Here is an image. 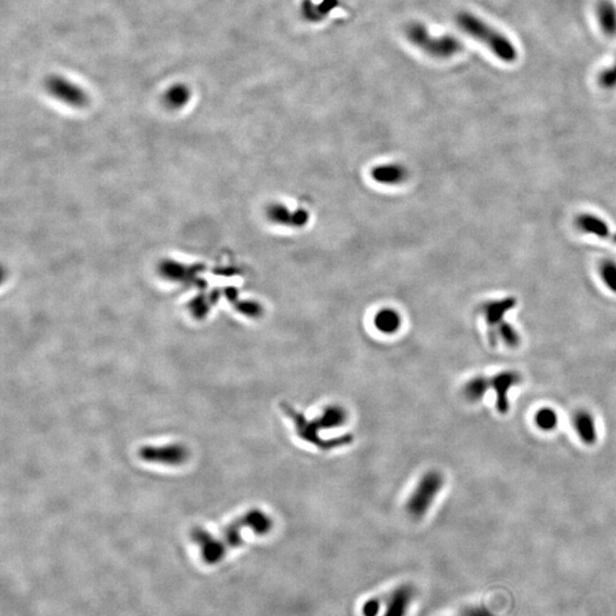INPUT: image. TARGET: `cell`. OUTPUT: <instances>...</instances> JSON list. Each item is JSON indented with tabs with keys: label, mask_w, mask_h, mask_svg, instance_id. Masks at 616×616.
I'll return each mask as SVG.
<instances>
[{
	"label": "cell",
	"mask_w": 616,
	"mask_h": 616,
	"mask_svg": "<svg viewBox=\"0 0 616 616\" xmlns=\"http://www.w3.org/2000/svg\"><path fill=\"white\" fill-rule=\"evenodd\" d=\"M190 89L185 85H175L166 91L163 95V103L165 106L173 110H178L186 106L190 100Z\"/></svg>",
	"instance_id": "ac0fdd59"
},
{
	"label": "cell",
	"mask_w": 616,
	"mask_h": 616,
	"mask_svg": "<svg viewBox=\"0 0 616 616\" xmlns=\"http://www.w3.org/2000/svg\"><path fill=\"white\" fill-rule=\"evenodd\" d=\"M282 410L288 415L291 423L295 425L296 433L301 440H305L308 444L316 446L318 449L331 450L340 446L348 445L352 443L353 438L350 435H344L341 438H333V440H322L320 432L322 429L318 426L315 419L310 420L303 413L293 409L289 404H282Z\"/></svg>",
	"instance_id": "3957f363"
},
{
	"label": "cell",
	"mask_w": 616,
	"mask_h": 616,
	"mask_svg": "<svg viewBox=\"0 0 616 616\" xmlns=\"http://www.w3.org/2000/svg\"><path fill=\"white\" fill-rule=\"evenodd\" d=\"M139 457L148 463H165V465H181L188 457V450L181 444L166 446H144L139 451Z\"/></svg>",
	"instance_id": "52a82bcc"
},
{
	"label": "cell",
	"mask_w": 616,
	"mask_h": 616,
	"mask_svg": "<svg viewBox=\"0 0 616 616\" xmlns=\"http://www.w3.org/2000/svg\"><path fill=\"white\" fill-rule=\"evenodd\" d=\"M415 596V589L411 585H402L386 595V612L383 616H406Z\"/></svg>",
	"instance_id": "9c48e42d"
},
{
	"label": "cell",
	"mask_w": 616,
	"mask_h": 616,
	"mask_svg": "<svg viewBox=\"0 0 616 616\" xmlns=\"http://www.w3.org/2000/svg\"><path fill=\"white\" fill-rule=\"evenodd\" d=\"M348 420L346 410L340 405H328L322 410L321 415L315 418L318 426L321 429L339 428Z\"/></svg>",
	"instance_id": "8fae6325"
},
{
	"label": "cell",
	"mask_w": 616,
	"mask_h": 616,
	"mask_svg": "<svg viewBox=\"0 0 616 616\" xmlns=\"http://www.w3.org/2000/svg\"><path fill=\"white\" fill-rule=\"evenodd\" d=\"M572 425L577 438L585 445H595L598 440V428L595 415L589 410L579 409L572 415Z\"/></svg>",
	"instance_id": "ba28073f"
},
{
	"label": "cell",
	"mask_w": 616,
	"mask_h": 616,
	"mask_svg": "<svg viewBox=\"0 0 616 616\" xmlns=\"http://www.w3.org/2000/svg\"><path fill=\"white\" fill-rule=\"evenodd\" d=\"M377 330L380 333L390 335L398 331L400 325V318L398 313L392 310H383L378 313L375 318Z\"/></svg>",
	"instance_id": "d6986e66"
},
{
	"label": "cell",
	"mask_w": 616,
	"mask_h": 616,
	"mask_svg": "<svg viewBox=\"0 0 616 616\" xmlns=\"http://www.w3.org/2000/svg\"><path fill=\"white\" fill-rule=\"evenodd\" d=\"M457 23L461 30L486 46L499 60L514 63L518 59L516 46L505 34L470 13H460Z\"/></svg>",
	"instance_id": "6da1fadb"
},
{
	"label": "cell",
	"mask_w": 616,
	"mask_h": 616,
	"mask_svg": "<svg viewBox=\"0 0 616 616\" xmlns=\"http://www.w3.org/2000/svg\"><path fill=\"white\" fill-rule=\"evenodd\" d=\"M534 423L541 432H554L560 423V417L556 410L550 406H542L534 415Z\"/></svg>",
	"instance_id": "e0dca14e"
},
{
	"label": "cell",
	"mask_w": 616,
	"mask_h": 616,
	"mask_svg": "<svg viewBox=\"0 0 616 616\" xmlns=\"http://www.w3.org/2000/svg\"><path fill=\"white\" fill-rule=\"evenodd\" d=\"M597 20L606 37L616 36V5L613 0H598L596 4Z\"/></svg>",
	"instance_id": "30bf717a"
},
{
	"label": "cell",
	"mask_w": 616,
	"mask_h": 616,
	"mask_svg": "<svg viewBox=\"0 0 616 616\" xmlns=\"http://www.w3.org/2000/svg\"><path fill=\"white\" fill-rule=\"evenodd\" d=\"M577 228L582 231L583 233L598 236L602 239L610 236V228L605 221L592 213H582L577 218Z\"/></svg>",
	"instance_id": "5bb4252c"
},
{
	"label": "cell",
	"mask_w": 616,
	"mask_h": 616,
	"mask_svg": "<svg viewBox=\"0 0 616 616\" xmlns=\"http://www.w3.org/2000/svg\"><path fill=\"white\" fill-rule=\"evenodd\" d=\"M243 517L247 520L250 531L256 535H266L272 531V518L268 515L265 514L264 511L255 509V510H250L248 514L243 515Z\"/></svg>",
	"instance_id": "2e32d148"
},
{
	"label": "cell",
	"mask_w": 616,
	"mask_h": 616,
	"mask_svg": "<svg viewBox=\"0 0 616 616\" xmlns=\"http://www.w3.org/2000/svg\"><path fill=\"white\" fill-rule=\"evenodd\" d=\"M600 273L606 287L616 293V263L613 261H602Z\"/></svg>",
	"instance_id": "ffe728a7"
},
{
	"label": "cell",
	"mask_w": 616,
	"mask_h": 616,
	"mask_svg": "<svg viewBox=\"0 0 616 616\" xmlns=\"http://www.w3.org/2000/svg\"><path fill=\"white\" fill-rule=\"evenodd\" d=\"M491 389L495 393V406L501 415H507L509 411V392L522 383V375L514 370H505L498 372L490 378Z\"/></svg>",
	"instance_id": "8992f818"
},
{
	"label": "cell",
	"mask_w": 616,
	"mask_h": 616,
	"mask_svg": "<svg viewBox=\"0 0 616 616\" xmlns=\"http://www.w3.org/2000/svg\"><path fill=\"white\" fill-rule=\"evenodd\" d=\"M45 89L51 96L66 106L83 108L89 103V95L81 87L61 76L47 78L45 80Z\"/></svg>",
	"instance_id": "277c9868"
},
{
	"label": "cell",
	"mask_w": 616,
	"mask_h": 616,
	"mask_svg": "<svg viewBox=\"0 0 616 616\" xmlns=\"http://www.w3.org/2000/svg\"><path fill=\"white\" fill-rule=\"evenodd\" d=\"M598 85L604 89H616V63L610 68L604 69L597 78Z\"/></svg>",
	"instance_id": "44dd1931"
},
{
	"label": "cell",
	"mask_w": 616,
	"mask_h": 616,
	"mask_svg": "<svg viewBox=\"0 0 616 616\" xmlns=\"http://www.w3.org/2000/svg\"><path fill=\"white\" fill-rule=\"evenodd\" d=\"M491 389V379L485 375L470 378L463 387V395L469 402H480Z\"/></svg>",
	"instance_id": "7c38bea8"
},
{
	"label": "cell",
	"mask_w": 616,
	"mask_h": 616,
	"mask_svg": "<svg viewBox=\"0 0 616 616\" xmlns=\"http://www.w3.org/2000/svg\"><path fill=\"white\" fill-rule=\"evenodd\" d=\"M458 616H494V614L485 606H470L465 608Z\"/></svg>",
	"instance_id": "603a6c76"
},
{
	"label": "cell",
	"mask_w": 616,
	"mask_h": 616,
	"mask_svg": "<svg viewBox=\"0 0 616 616\" xmlns=\"http://www.w3.org/2000/svg\"><path fill=\"white\" fill-rule=\"evenodd\" d=\"M444 486V476L438 470H430L423 475L418 482L415 490L406 503L408 514L415 518L421 520L426 516L429 509L432 508L434 501L438 497Z\"/></svg>",
	"instance_id": "7a4b0ae2"
},
{
	"label": "cell",
	"mask_w": 616,
	"mask_h": 616,
	"mask_svg": "<svg viewBox=\"0 0 616 616\" xmlns=\"http://www.w3.org/2000/svg\"><path fill=\"white\" fill-rule=\"evenodd\" d=\"M490 339H491L493 345H497L499 340L503 341V344L509 348H514V347L518 346L520 343V335L516 328L513 324L505 321L499 324L495 329L491 330Z\"/></svg>",
	"instance_id": "9a60e30c"
},
{
	"label": "cell",
	"mask_w": 616,
	"mask_h": 616,
	"mask_svg": "<svg viewBox=\"0 0 616 616\" xmlns=\"http://www.w3.org/2000/svg\"><path fill=\"white\" fill-rule=\"evenodd\" d=\"M409 36L415 43L435 56L450 57L463 49V44L452 36H443L440 38L429 36L428 38L426 30L423 29V26H413L410 29Z\"/></svg>",
	"instance_id": "5b68a950"
},
{
	"label": "cell",
	"mask_w": 616,
	"mask_h": 616,
	"mask_svg": "<svg viewBox=\"0 0 616 616\" xmlns=\"http://www.w3.org/2000/svg\"><path fill=\"white\" fill-rule=\"evenodd\" d=\"M515 303L513 299H505V301H495L484 307V316L486 322L489 324L491 330L495 329L499 324L505 321V318L509 310L514 307Z\"/></svg>",
	"instance_id": "4fadbf2b"
},
{
	"label": "cell",
	"mask_w": 616,
	"mask_h": 616,
	"mask_svg": "<svg viewBox=\"0 0 616 616\" xmlns=\"http://www.w3.org/2000/svg\"><path fill=\"white\" fill-rule=\"evenodd\" d=\"M386 595L385 596L373 597L370 598L367 602H364L362 606V615L363 616H378L380 612L381 606L385 602Z\"/></svg>",
	"instance_id": "7402d4cb"
}]
</instances>
